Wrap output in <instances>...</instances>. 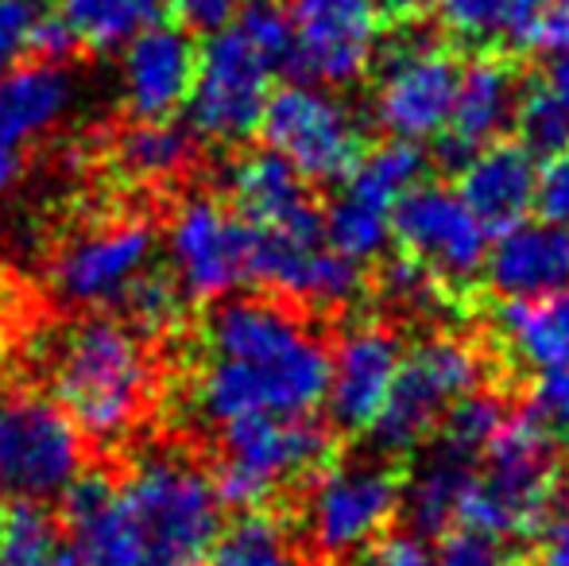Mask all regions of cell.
Returning a JSON list of instances; mask_svg holds the SVG:
<instances>
[{
    "label": "cell",
    "instance_id": "43",
    "mask_svg": "<svg viewBox=\"0 0 569 566\" xmlns=\"http://www.w3.org/2000/svg\"><path fill=\"white\" fill-rule=\"evenodd\" d=\"M74 51H82L74 39V31L67 28L62 16H36V28L28 39V54L43 62H67Z\"/></svg>",
    "mask_w": 569,
    "mask_h": 566
},
{
    "label": "cell",
    "instance_id": "13",
    "mask_svg": "<svg viewBox=\"0 0 569 566\" xmlns=\"http://www.w3.org/2000/svg\"><path fill=\"white\" fill-rule=\"evenodd\" d=\"M427 151L407 140H388L365 151V159L352 167L349 179L338 182V195L322 210L326 245L357 265L380 260L391 245V210L407 190L427 179Z\"/></svg>",
    "mask_w": 569,
    "mask_h": 566
},
{
    "label": "cell",
    "instance_id": "37",
    "mask_svg": "<svg viewBox=\"0 0 569 566\" xmlns=\"http://www.w3.org/2000/svg\"><path fill=\"white\" fill-rule=\"evenodd\" d=\"M380 291L388 295L396 307H407V310H427V307H435V302H442V295H446L442 284H438L422 265H415L411 257L383 260Z\"/></svg>",
    "mask_w": 569,
    "mask_h": 566
},
{
    "label": "cell",
    "instance_id": "34",
    "mask_svg": "<svg viewBox=\"0 0 569 566\" xmlns=\"http://www.w3.org/2000/svg\"><path fill=\"white\" fill-rule=\"evenodd\" d=\"M511 125H516V132H519V143H523L539 163L569 151V109L542 82L519 90Z\"/></svg>",
    "mask_w": 569,
    "mask_h": 566
},
{
    "label": "cell",
    "instance_id": "30",
    "mask_svg": "<svg viewBox=\"0 0 569 566\" xmlns=\"http://www.w3.org/2000/svg\"><path fill=\"white\" fill-rule=\"evenodd\" d=\"M117 315L151 341L179 338L190 322V295L182 291V284L174 280L171 268L151 260V265L128 284V291L120 295Z\"/></svg>",
    "mask_w": 569,
    "mask_h": 566
},
{
    "label": "cell",
    "instance_id": "48",
    "mask_svg": "<svg viewBox=\"0 0 569 566\" xmlns=\"http://www.w3.org/2000/svg\"><path fill=\"white\" fill-rule=\"evenodd\" d=\"M542 86H547V90L569 109V51L550 54V67H547V75H542Z\"/></svg>",
    "mask_w": 569,
    "mask_h": 566
},
{
    "label": "cell",
    "instance_id": "9",
    "mask_svg": "<svg viewBox=\"0 0 569 566\" xmlns=\"http://www.w3.org/2000/svg\"><path fill=\"white\" fill-rule=\"evenodd\" d=\"M151 260L156 221L148 210L98 214L54 245L47 260V284L70 310H117L120 295Z\"/></svg>",
    "mask_w": 569,
    "mask_h": 566
},
{
    "label": "cell",
    "instance_id": "2",
    "mask_svg": "<svg viewBox=\"0 0 569 566\" xmlns=\"http://www.w3.org/2000/svg\"><path fill=\"white\" fill-rule=\"evenodd\" d=\"M43 393L101 454L140 435L163 400L156 341L106 310H82L36 346Z\"/></svg>",
    "mask_w": 569,
    "mask_h": 566
},
{
    "label": "cell",
    "instance_id": "27",
    "mask_svg": "<svg viewBox=\"0 0 569 566\" xmlns=\"http://www.w3.org/2000/svg\"><path fill=\"white\" fill-rule=\"evenodd\" d=\"M477 477V458H465L446 446H435L427 466L403 481V500L399 513L411 524V536L419 539H442L457 528V508H461L465 489Z\"/></svg>",
    "mask_w": 569,
    "mask_h": 566
},
{
    "label": "cell",
    "instance_id": "44",
    "mask_svg": "<svg viewBox=\"0 0 569 566\" xmlns=\"http://www.w3.org/2000/svg\"><path fill=\"white\" fill-rule=\"evenodd\" d=\"M365 555V566H435L427 539L419 536H380Z\"/></svg>",
    "mask_w": 569,
    "mask_h": 566
},
{
    "label": "cell",
    "instance_id": "33",
    "mask_svg": "<svg viewBox=\"0 0 569 566\" xmlns=\"http://www.w3.org/2000/svg\"><path fill=\"white\" fill-rule=\"evenodd\" d=\"M503 419H508V408H503L500 396L485 393V388H472V393H465L442 416V424L435 430L438 446L465 454V458H480V450L492 443V435L503 427Z\"/></svg>",
    "mask_w": 569,
    "mask_h": 566
},
{
    "label": "cell",
    "instance_id": "7",
    "mask_svg": "<svg viewBox=\"0 0 569 566\" xmlns=\"http://www.w3.org/2000/svg\"><path fill=\"white\" fill-rule=\"evenodd\" d=\"M302 497V536L315 559L341 563L365 555L399 516L403 474L388 458L326 461Z\"/></svg>",
    "mask_w": 569,
    "mask_h": 566
},
{
    "label": "cell",
    "instance_id": "39",
    "mask_svg": "<svg viewBox=\"0 0 569 566\" xmlns=\"http://www.w3.org/2000/svg\"><path fill=\"white\" fill-rule=\"evenodd\" d=\"M535 214L542 221L569 229V151L550 156L539 163V182H535Z\"/></svg>",
    "mask_w": 569,
    "mask_h": 566
},
{
    "label": "cell",
    "instance_id": "16",
    "mask_svg": "<svg viewBox=\"0 0 569 566\" xmlns=\"http://www.w3.org/2000/svg\"><path fill=\"white\" fill-rule=\"evenodd\" d=\"M291 20V75L352 86L372 70L383 20L372 0H283Z\"/></svg>",
    "mask_w": 569,
    "mask_h": 566
},
{
    "label": "cell",
    "instance_id": "35",
    "mask_svg": "<svg viewBox=\"0 0 569 566\" xmlns=\"http://www.w3.org/2000/svg\"><path fill=\"white\" fill-rule=\"evenodd\" d=\"M240 31L248 43L263 54L276 70H291V20H287L283 0H240L237 12Z\"/></svg>",
    "mask_w": 569,
    "mask_h": 566
},
{
    "label": "cell",
    "instance_id": "18",
    "mask_svg": "<svg viewBox=\"0 0 569 566\" xmlns=\"http://www.w3.org/2000/svg\"><path fill=\"white\" fill-rule=\"evenodd\" d=\"M221 198L244 226L260 229V234L326 237L322 206L310 195V182L271 148L244 151L232 159Z\"/></svg>",
    "mask_w": 569,
    "mask_h": 566
},
{
    "label": "cell",
    "instance_id": "5",
    "mask_svg": "<svg viewBox=\"0 0 569 566\" xmlns=\"http://www.w3.org/2000/svg\"><path fill=\"white\" fill-rule=\"evenodd\" d=\"M333 427L315 416H248L218 427L213 485L232 508H268L338 458Z\"/></svg>",
    "mask_w": 569,
    "mask_h": 566
},
{
    "label": "cell",
    "instance_id": "46",
    "mask_svg": "<svg viewBox=\"0 0 569 566\" xmlns=\"http://www.w3.org/2000/svg\"><path fill=\"white\" fill-rule=\"evenodd\" d=\"M376 16L388 23H419L430 12V0H372Z\"/></svg>",
    "mask_w": 569,
    "mask_h": 566
},
{
    "label": "cell",
    "instance_id": "40",
    "mask_svg": "<svg viewBox=\"0 0 569 566\" xmlns=\"http://www.w3.org/2000/svg\"><path fill=\"white\" fill-rule=\"evenodd\" d=\"M167 12L174 23L190 31L194 39L226 31L240 12V0H167Z\"/></svg>",
    "mask_w": 569,
    "mask_h": 566
},
{
    "label": "cell",
    "instance_id": "36",
    "mask_svg": "<svg viewBox=\"0 0 569 566\" xmlns=\"http://www.w3.org/2000/svg\"><path fill=\"white\" fill-rule=\"evenodd\" d=\"M527 416L535 419L558 446H569V365L535 373L527 388Z\"/></svg>",
    "mask_w": 569,
    "mask_h": 566
},
{
    "label": "cell",
    "instance_id": "47",
    "mask_svg": "<svg viewBox=\"0 0 569 566\" xmlns=\"http://www.w3.org/2000/svg\"><path fill=\"white\" fill-rule=\"evenodd\" d=\"M23 171H28V151L16 148V143H8L0 137V195L4 190H12L16 182L23 179Z\"/></svg>",
    "mask_w": 569,
    "mask_h": 566
},
{
    "label": "cell",
    "instance_id": "3",
    "mask_svg": "<svg viewBox=\"0 0 569 566\" xmlns=\"http://www.w3.org/2000/svg\"><path fill=\"white\" fill-rule=\"evenodd\" d=\"M124 513L140 539L143 566H202L226 524L213 474L182 454H148L117 477Z\"/></svg>",
    "mask_w": 569,
    "mask_h": 566
},
{
    "label": "cell",
    "instance_id": "4",
    "mask_svg": "<svg viewBox=\"0 0 569 566\" xmlns=\"http://www.w3.org/2000/svg\"><path fill=\"white\" fill-rule=\"evenodd\" d=\"M457 508V528L492 539L535 536L558 500V443L527 411H508Z\"/></svg>",
    "mask_w": 569,
    "mask_h": 566
},
{
    "label": "cell",
    "instance_id": "12",
    "mask_svg": "<svg viewBox=\"0 0 569 566\" xmlns=\"http://www.w3.org/2000/svg\"><path fill=\"white\" fill-rule=\"evenodd\" d=\"M279 70L248 43V36L229 23L198 47L194 86L187 93V129L198 140L237 148L260 129L263 106L271 98V78Z\"/></svg>",
    "mask_w": 569,
    "mask_h": 566
},
{
    "label": "cell",
    "instance_id": "6",
    "mask_svg": "<svg viewBox=\"0 0 569 566\" xmlns=\"http://www.w3.org/2000/svg\"><path fill=\"white\" fill-rule=\"evenodd\" d=\"M485 373V354L477 349V341L457 338V334H435L415 349H403L388 400L372 427L365 430L376 454L396 461L430 443L446 411L465 393L480 388Z\"/></svg>",
    "mask_w": 569,
    "mask_h": 566
},
{
    "label": "cell",
    "instance_id": "10",
    "mask_svg": "<svg viewBox=\"0 0 569 566\" xmlns=\"http://www.w3.org/2000/svg\"><path fill=\"white\" fill-rule=\"evenodd\" d=\"M256 132L263 137V148L283 156L315 187H338L368 151V129L357 109L310 82L271 90Z\"/></svg>",
    "mask_w": 569,
    "mask_h": 566
},
{
    "label": "cell",
    "instance_id": "24",
    "mask_svg": "<svg viewBox=\"0 0 569 566\" xmlns=\"http://www.w3.org/2000/svg\"><path fill=\"white\" fill-rule=\"evenodd\" d=\"M106 159L124 179V187L171 190L194 175L198 137L187 125H174L171 117H159V121L124 117V125L106 143Z\"/></svg>",
    "mask_w": 569,
    "mask_h": 566
},
{
    "label": "cell",
    "instance_id": "20",
    "mask_svg": "<svg viewBox=\"0 0 569 566\" xmlns=\"http://www.w3.org/2000/svg\"><path fill=\"white\" fill-rule=\"evenodd\" d=\"M59 497L62 566H143L140 539L113 474L82 469Z\"/></svg>",
    "mask_w": 569,
    "mask_h": 566
},
{
    "label": "cell",
    "instance_id": "32",
    "mask_svg": "<svg viewBox=\"0 0 569 566\" xmlns=\"http://www.w3.org/2000/svg\"><path fill=\"white\" fill-rule=\"evenodd\" d=\"M0 566H62L59 520L36 500H20L8 513L0 536Z\"/></svg>",
    "mask_w": 569,
    "mask_h": 566
},
{
    "label": "cell",
    "instance_id": "45",
    "mask_svg": "<svg viewBox=\"0 0 569 566\" xmlns=\"http://www.w3.org/2000/svg\"><path fill=\"white\" fill-rule=\"evenodd\" d=\"M535 536H539V566H569V513H550Z\"/></svg>",
    "mask_w": 569,
    "mask_h": 566
},
{
    "label": "cell",
    "instance_id": "19",
    "mask_svg": "<svg viewBox=\"0 0 569 566\" xmlns=\"http://www.w3.org/2000/svg\"><path fill=\"white\" fill-rule=\"evenodd\" d=\"M198 70V39L182 23L156 20L136 31L120 54V98L124 117L159 121L182 109Z\"/></svg>",
    "mask_w": 569,
    "mask_h": 566
},
{
    "label": "cell",
    "instance_id": "15",
    "mask_svg": "<svg viewBox=\"0 0 569 566\" xmlns=\"http://www.w3.org/2000/svg\"><path fill=\"white\" fill-rule=\"evenodd\" d=\"M391 241L403 257L427 268L442 291H453L480 276L492 237L453 187L422 179L391 210Z\"/></svg>",
    "mask_w": 569,
    "mask_h": 566
},
{
    "label": "cell",
    "instance_id": "42",
    "mask_svg": "<svg viewBox=\"0 0 569 566\" xmlns=\"http://www.w3.org/2000/svg\"><path fill=\"white\" fill-rule=\"evenodd\" d=\"M523 51L562 54L569 51V0H542L531 31H527Z\"/></svg>",
    "mask_w": 569,
    "mask_h": 566
},
{
    "label": "cell",
    "instance_id": "25",
    "mask_svg": "<svg viewBox=\"0 0 569 566\" xmlns=\"http://www.w3.org/2000/svg\"><path fill=\"white\" fill-rule=\"evenodd\" d=\"M74 101V78L67 62H16L0 78V137L28 151V143L43 140L62 125Z\"/></svg>",
    "mask_w": 569,
    "mask_h": 566
},
{
    "label": "cell",
    "instance_id": "49",
    "mask_svg": "<svg viewBox=\"0 0 569 566\" xmlns=\"http://www.w3.org/2000/svg\"><path fill=\"white\" fill-rule=\"evenodd\" d=\"M4 299H8V287H4V272H0V310H4Z\"/></svg>",
    "mask_w": 569,
    "mask_h": 566
},
{
    "label": "cell",
    "instance_id": "50",
    "mask_svg": "<svg viewBox=\"0 0 569 566\" xmlns=\"http://www.w3.org/2000/svg\"><path fill=\"white\" fill-rule=\"evenodd\" d=\"M4 520H8V508H4V500H0V536H4Z\"/></svg>",
    "mask_w": 569,
    "mask_h": 566
},
{
    "label": "cell",
    "instance_id": "14",
    "mask_svg": "<svg viewBox=\"0 0 569 566\" xmlns=\"http://www.w3.org/2000/svg\"><path fill=\"white\" fill-rule=\"evenodd\" d=\"M167 252L190 302H218L252 284V229L221 195H190L171 206Z\"/></svg>",
    "mask_w": 569,
    "mask_h": 566
},
{
    "label": "cell",
    "instance_id": "8",
    "mask_svg": "<svg viewBox=\"0 0 569 566\" xmlns=\"http://www.w3.org/2000/svg\"><path fill=\"white\" fill-rule=\"evenodd\" d=\"M372 67V121L391 140L422 143L442 137L461 82V62L450 47L419 31V23H399L396 36L380 39Z\"/></svg>",
    "mask_w": 569,
    "mask_h": 566
},
{
    "label": "cell",
    "instance_id": "22",
    "mask_svg": "<svg viewBox=\"0 0 569 566\" xmlns=\"http://www.w3.org/2000/svg\"><path fill=\"white\" fill-rule=\"evenodd\" d=\"M535 182H539V159L519 140H496L457 167L453 190L477 214L488 237H496L535 214Z\"/></svg>",
    "mask_w": 569,
    "mask_h": 566
},
{
    "label": "cell",
    "instance_id": "28",
    "mask_svg": "<svg viewBox=\"0 0 569 566\" xmlns=\"http://www.w3.org/2000/svg\"><path fill=\"white\" fill-rule=\"evenodd\" d=\"M542 0H430L442 31L472 51H523Z\"/></svg>",
    "mask_w": 569,
    "mask_h": 566
},
{
    "label": "cell",
    "instance_id": "21",
    "mask_svg": "<svg viewBox=\"0 0 569 566\" xmlns=\"http://www.w3.org/2000/svg\"><path fill=\"white\" fill-rule=\"evenodd\" d=\"M516 67L503 59V51H477V59L461 67L450 121L438 137V159L446 167H461L472 151L503 140V132L511 129V117H516Z\"/></svg>",
    "mask_w": 569,
    "mask_h": 566
},
{
    "label": "cell",
    "instance_id": "26",
    "mask_svg": "<svg viewBox=\"0 0 569 566\" xmlns=\"http://www.w3.org/2000/svg\"><path fill=\"white\" fill-rule=\"evenodd\" d=\"M496 334L531 373L569 365V287L539 299H503L496 310Z\"/></svg>",
    "mask_w": 569,
    "mask_h": 566
},
{
    "label": "cell",
    "instance_id": "29",
    "mask_svg": "<svg viewBox=\"0 0 569 566\" xmlns=\"http://www.w3.org/2000/svg\"><path fill=\"white\" fill-rule=\"evenodd\" d=\"M202 566H302L299 536L271 508H240L232 524H221Z\"/></svg>",
    "mask_w": 569,
    "mask_h": 566
},
{
    "label": "cell",
    "instance_id": "17",
    "mask_svg": "<svg viewBox=\"0 0 569 566\" xmlns=\"http://www.w3.org/2000/svg\"><path fill=\"white\" fill-rule=\"evenodd\" d=\"M403 361V338L388 322H357L330 349L326 416L341 435H365L380 416L388 388Z\"/></svg>",
    "mask_w": 569,
    "mask_h": 566
},
{
    "label": "cell",
    "instance_id": "38",
    "mask_svg": "<svg viewBox=\"0 0 569 566\" xmlns=\"http://www.w3.org/2000/svg\"><path fill=\"white\" fill-rule=\"evenodd\" d=\"M435 566H519L516 555L503 547V539L480 536L469 528H453L442 536Z\"/></svg>",
    "mask_w": 569,
    "mask_h": 566
},
{
    "label": "cell",
    "instance_id": "23",
    "mask_svg": "<svg viewBox=\"0 0 569 566\" xmlns=\"http://www.w3.org/2000/svg\"><path fill=\"white\" fill-rule=\"evenodd\" d=\"M500 299H539L569 287V229L555 221H519L488 241L485 268Z\"/></svg>",
    "mask_w": 569,
    "mask_h": 566
},
{
    "label": "cell",
    "instance_id": "31",
    "mask_svg": "<svg viewBox=\"0 0 569 566\" xmlns=\"http://www.w3.org/2000/svg\"><path fill=\"white\" fill-rule=\"evenodd\" d=\"M167 0H62V20L86 51H117L136 31L163 20Z\"/></svg>",
    "mask_w": 569,
    "mask_h": 566
},
{
    "label": "cell",
    "instance_id": "11",
    "mask_svg": "<svg viewBox=\"0 0 569 566\" xmlns=\"http://www.w3.org/2000/svg\"><path fill=\"white\" fill-rule=\"evenodd\" d=\"M86 469V438L70 416L31 385L0 388V497H59Z\"/></svg>",
    "mask_w": 569,
    "mask_h": 566
},
{
    "label": "cell",
    "instance_id": "41",
    "mask_svg": "<svg viewBox=\"0 0 569 566\" xmlns=\"http://www.w3.org/2000/svg\"><path fill=\"white\" fill-rule=\"evenodd\" d=\"M36 16L39 12L31 8V0H0V78L28 54Z\"/></svg>",
    "mask_w": 569,
    "mask_h": 566
},
{
    "label": "cell",
    "instance_id": "1",
    "mask_svg": "<svg viewBox=\"0 0 569 566\" xmlns=\"http://www.w3.org/2000/svg\"><path fill=\"white\" fill-rule=\"evenodd\" d=\"M330 377V341L310 310L279 295L218 299L198 326L190 408L202 427L248 416H315Z\"/></svg>",
    "mask_w": 569,
    "mask_h": 566
}]
</instances>
